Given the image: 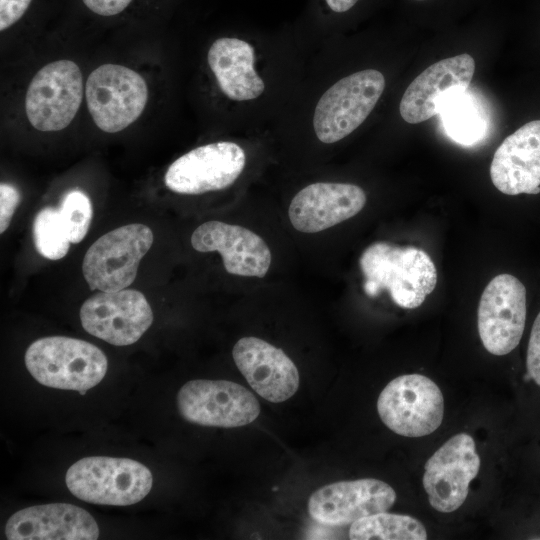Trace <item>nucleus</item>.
Instances as JSON below:
<instances>
[{"instance_id":"4be33fe9","label":"nucleus","mask_w":540,"mask_h":540,"mask_svg":"<svg viewBox=\"0 0 540 540\" xmlns=\"http://www.w3.org/2000/svg\"><path fill=\"white\" fill-rule=\"evenodd\" d=\"M439 115L446 134L459 144L472 145L486 133L483 112L466 91L450 98Z\"/></svg>"},{"instance_id":"f03ea898","label":"nucleus","mask_w":540,"mask_h":540,"mask_svg":"<svg viewBox=\"0 0 540 540\" xmlns=\"http://www.w3.org/2000/svg\"><path fill=\"white\" fill-rule=\"evenodd\" d=\"M25 364L40 384L81 394L100 383L108 368L107 358L97 346L65 336L34 341L26 350Z\"/></svg>"},{"instance_id":"9d476101","label":"nucleus","mask_w":540,"mask_h":540,"mask_svg":"<svg viewBox=\"0 0 540 540\" xmlns=\"http://www.w3.org/2000/svg\"><path fill=\"white\" fill-rule=\"evenodd\" d=\"M83 97L80 68L71 60L42 67L31 80L25 98L29 122L43 132L59 131L75 117Z\"/></svg>"},{"instance_id":"0eeeda50","label":"nucleus","mask_w":540,"mask_h":540,"mask_svg":"<svg viewBox=\"0 0 540 540\" xmlns=\"http://www.w3.org/2000/svg\"><path fill=\"white\" fill-rule=\"evenodd\" d=\"M89 113L104 132L116 133L142 114L148 88L136 71L121 65L104 64L89 75L85 85Z\"/></svg>"},{"instance_id":"cd10ccee","label":"nucleus","mask_w":540,"mask_h":540,"mask_svg":"<svg viewBox=\"0 0 540 540\" xmlns=\"http://www.w3.org/2000/svg\"><path fill=\"white\" fill-rule=\"evenodd\" d=\"M32 0H0V30L15 24L27 11Z\"/></svg>"},{"instance_id":"f257e3e1","label":"nucleus","mask_w":540,"mask_h":540,"mask_svg":"<svg viewBox=\"0 0 540 540\" xmlns=\"http://www.w3.org/2000/svg\"><path fill=\"white\" fill-rule=\"evenodd\" d=\"M359 265L367 296L375 297L386 290L393 302L405 309L419 307L437 284L432 259L411 246L374 242L362 252Z\"/></svg>"},{"instance_id":"393cba45","label":"nucleus","mask_w":540,"mask_h":540,"mask_svg":"<svg viewBox=\"0 0 540 540\" xmlns=\"http://www.w3.org/2000/svg\"><path fill=\"white\" fill-rule=\"evenodd\" d=\"M71 243H79L86 236L93 217L89 197L81 190L69 191L58 209Z\"/></svg>"},{"instance_id":"a878e982","label":"nucleus","mask_w":540,"mask_h":540,"mask_svg":"<svg viewBox=\"0 0 540 540\" xmlns=\"http://www.w3.org/2000/svg\"><path fill=\"white\" fill-rule=\"evenodd\" d=\"M524 381L540 389V310L536 314L529 333Z\"/></svg>"},{"instance_id":"39448f33","label":"nucleus","mask_w":540,"mask_h":540,"mask_svg":"<svg viewBox=\"0 0 540 540\" xmlns=\"http://www.w3.org/2000/svg\"><path fill=\"white\" fill-rule=\"evenodd\" d=\"M153 239L152 230L140 223L121 226L98 238L87 250L82 263L89 288L115 292L130 286Z\"/></svg>"},{"instance_id":"7c9ffc66","label":"nucleus","mask_w":540,"mask_h":540,"mask_svg":"<svg viewBox=\"0 0 540 540\" xmlns=\"http://www.w3.org/2000/svg\"><path fill=\"white\" fill-rule=\"evenodd\" d=\"M418 1H422V0H418Z\"/></svg>"},{"instance_id":"20e7f679","label":"nucleus","mask_w":540,"mask_h":540,"mask_svg":"<svg viewBox=\"0 0 540 540\" xmlns=\"http://www.w3.org/2000/svg\"><path fill=\"white\" fill-rule=\"evenodd\" d=\"M385 88L383 74L365 69L333 84L319 99L313 117L317 138L323 143L337 142L368 117Z\"/></svg>"},{"instance_id":"f8f14e48","label":"nucleus","mask_w":540,"mask_h":540,"mask_svg":"<svg viewBox=\"0 0 540 540\" xmlns=\"http://www.w3.org/2000/svg\"><path fill=\"white\" fill-rule=\"evenodd\" d=\"M80 320L85 331L112 345L135 343L153 322L146 297L133 289L100 291L81 306Z\"/></svg>"},{"instance_id":"1a4fd4ad","label":"nucleus","mask_w":540,"mask_h":540,"mask_svg":"<svg viewBox=\"0 0 540 540\" xmlns=\"http://www.w3.org/2000/svg\"><path fill=\"white\" fill-rule=\"evenodd\" d=\"M181 416L188 422L211 427L248 425L260 414L257 398L244 386L226 380H192L177 395Z\"/></svg>"},{"instance_id":"9b49d317","label":"nucleus","mask_w":540,"mask_h":540,"mask_svg":"<svg viewBox=\"0 0 540 540\" xmlns=\"http://www.w3.org/2000/svg\"><path fill=\"white\" fill-rule=\"evenodd\" d=\"M479 469L474 439L466 433L452 436L424 466L422 482L430 505L442 513L457 510L466 500Z\"/></svg>"},{"instance_id":"6ab92c4d","label":"nucleus","mask_w":540,"mask_h":540,"mask_svg":"<svg viewBox=\"0 0 540 540\" xmlns=\"http://www.w3.org/2000/svg\"><path fill=\"white\" fill-rule=\"evenodd\" d=\"M490 177L505 195L540 193V120L524 124L503 140L494 153Z\"/></svg>"},{"instance_id":"ddd939ff","label":"nucleus","mask_w":540,"mask_h":540,"mask_svg":"<svg viewBox=\"0 0 540 540\" xmlns=\"http://www.w3.org/2000/svg\"><path fill=\"white\" fill-rule=\"evenodd\" d=\"M245 163V152L236 143H210L176 159L168 167L164 182L168 189L179 194L222 190L237 180Z\"/></svg>"},{"instance_id":"5701e85b","label":"nucleus","mask_w":540,"mask_h":540,"mask_svg":"<svg viewBox=\"0 0 540 540\" xmlns=\"http://www.w3.org/2000/svg\"><path fill=\"white\" fill-rule=\"evenodd\" d=\"M352 540H425L424 525L408 515L379 512L353 522L349 529Z\"/></svg>"},{"instance_id":"b1692460","label":"nucleus","mask_w":540,"mask_h":540,"mask_svg":"<svg viewBox=\"0 0 540 540\" xmlns=\"http://www.w3.org/2000/svg\"><path fill=\"white\" fill-rule=\"evenodd\" d=\"M33 235L36 250L49 260H59L69 251L71 242L59 210H40L34 219Z\"/></svg>"},{"instance_id":"c85d7f7f","label":"nucleus","mask_w":540,"mask_h":540,"mask_svg":"<svg viewBox=\"0 0 540 540\" xmlns=\"http://www.w3.org/2000/svg\"><path fill=\"white\" fill-rule=\"evenodd\" d=\"M84 5L95 14L113 16L124 11L132 0H82Z\"/></svg>"},{"instance_id":"f3484780","label":"nucleus","mask_w":540,"mask_h":540,"mask_svg":"<svg viewBox=\"0 0 540 540\" xmlns=\"http://www.w3.org/2000/svg\"><path fill=\"white\" fill-rule=\"evenodd\" d=\"M191 245L199 252H219L225 270L233 275L262 278L271 264V252L265 241L239 225L205 222L194 230Z\"/></svg>"},{"instance_id":"bb28decb","label":"nucleus","mask_w":540,"mask_h":540,"mask_svg":"<svg viewBox=\"0 0 540 540\" xmlns=\"http://www.w3.org/2000/svg\"><path fill=\"white\" fill-rule=\"evenodd\" d=\"M21 195L17 188L8 183L0 185V233L7 230L13 214L19 205Z\"/></svg>"},{"instance_id":"aec40b11","label":"nucleus","mask_w":540,"mask_h":540,"mask_svg":"<svg viewBox=\"0 0 540 540\" xmlns=\"http://www.w3.org/2000/svg\"><path fill=\"white\" fill-rule=\"evenodd\" d=\"M9 540H95L99 528L86 510L67 503L31 506L7 521Z\"/></svg>"},{"instance_id":"4468645a","label":"nucleus","mask_w":540,"mask_h":540,"mask_svg":"<svg viewBox=\"0 0 540 540\" xmlns=\"http://www.w3.org/2000/svg\"><path fill=\"white\" fill-rule=\"evenodd\" d=\"M395 500V490L382 480L365 478L339 481L313 492L308 500V512L323 525L344 526L387 511Z\"/></svg>"},{"instance_id":"dca6fc26","label":"nucleus","mask_w":540,"mask_h":540,"mask_svg":"<svg viewBox=\"0 0 540 540\" xmlns=\"http://www.w3.org/2000/svg\"><path fill=\"white\" fill-rule=\"evenodd\" d=\"M232 355L248 384L264 399L280 403L298 390V369L282 349L249 336L236 342Z\"/></svg>"},{"instance_id":"2eb2a0df","label":"nucleus","mask_w":540,"mask_h":540,"mask_svg":"<svg viewBox=\"0 0 540 540\" xmlns=\"http://www.w3.org/2000/svg\"><path fill=\"white\" fill-rule=\"evenodd\" d=\"M474 72L475 61L467 53L432 64L405 90L399 105L401 117L418 124L438 115L450 98L468 89Z\"/></svg>"},{"instance_id":"a211bd4d","label":"nucleus","mask_w":540,"mask_h":540,"mask_svg":"<svg viewBox=\"0 0 540 540\" xmlns=\"http://www.w3.org/2000/svg\"><path fill=\"white\" fill-rule=\"evenodd\" d=\"M365 204L366 194L357 185L317 182L293 197L288 214L296 230L316 233L355 216Z\"/></svg>"},{"instance_id":"423d86ee","label":"nucleus","mask_w":540,"mask_h":540,"mask_svg":"<svg viewBox=\"0 0 540 540\" xmlns=\"http://www.w3.org/2000/svg\"><path fill=\"white\" fill-rule=\"evenodd\" d=\"M377 411L382 422L396 434L423 437L441 425L444 398L427 376L406 374L384 387L377 400Z\"/></svg>"},{"instance_id":"c756f323","label":"nucleus","mask_w":540,"mask_h":540,"mask_svg":"<svg viewBox=\"0 0 540 540\" xmlns=\"http://www.w3.org/2000/svg\"><path fill=\"white\" fill-rule=\"evenodd\" d=\"M359 0H323L324 6L334 14H343L351 10Z\"/></svg>"},{"instance_id":"412c9836","label":"nucleus","mask_w":540,"mask_h":540,"mask_svg":"<svg viewBox=\"0 0 540 540\" xmlns=\"http://www.w3.org/2000/svg\"><path fill=\"white\" fill-rule=\"evenodd\" d=\"M207 61L222 92L236 101L259 97L265 84L257 74L254 48L235 37H221L209 48Z\"/></svg>"},{"instance_id":"6e6552de","label":"nucleus","mask_w":540,"mask_h":540,"mask_svg":"<svg viewBox=\"0 0 540 540\" xmlns=\"http://www.w3.org/2000/svg\"><path fill=\"white\" fill-rule=\"evenodd\" d=\"M527 289L514 275L500 274L485 287L477 323L485 349L496 356L511 353L520 344L527 322Z\"/></svg>"},{"instance_id":"7ed1b4c3","label":"nucleus","mask_w":540,"mask_h":540,"mask_svg":"<svg viewBox=\"0 0 540 540\" xmlns=\"http://www.w3.org/2000/svg\"><path fill=\"white\" fill-rule=\"evenodd\" d=\"M66 485L77 498L95 504L126 506L141 501L153 477L142 463L129 458L85 457L66 473Z\"/></svg>"}]
</instances>
